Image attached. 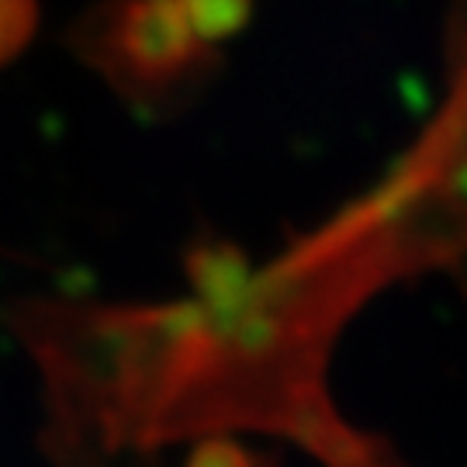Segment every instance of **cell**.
<instances>
[{"label": "cell", "instance_id": "obj_1", "mask_svg": "<svg viewBox=\"0 0 467 467\" xmlns=\"http://www.w3.org/2000/svg\"><path fill=\"white\" fill-rule=\"evenodd\" d=\"M69 46L118 98L160 118L222 69V52L191 28L181 0H98L69 28Z\"/></svg>", "mask_w": 467, "mask_h": 467}, {"label": "cell", "instance_id": "obj_2", "mask_svg": "<svg viewBox=\"0 0 467 467\" xmlns=\"http://www.w3.org/2000/svg\"><path fill=\"white\" fill-rule=\"evenodd\" d=\"M256 4L260 0H181L191 28L215 49H222L250 25Z\"/></svg>", "mask_w": 467, "mask_h": 467}, {"label": "cell", "instance_id": "obj_3", "mask_svg": "<svg viewBox=\"0 0 467 467\" xmlns=\"http://www.w3.org/2000/svg\"><path fill=\"white\" fill-rule=\"evenodd\" d=\"M38 0H0V69L11 67L38 35Z\"/></svg>", "mask_w": 467, "mask_h": 467}, {"label": "cell", "instance_id": "obj_4", "mask_svg": "<svg viewBox=\"0 0 467 467\" xmlns=\"http://www.w3.org/2000/svg\"><path fill=\"white\" fill-rule=\"evenodd\" d=\"M187 467H256L253 453L239 447L235 440H204L198 451L191 453Z\"/></svg>", "mask_w": 467, "mask_h": 467}]
</instances>
